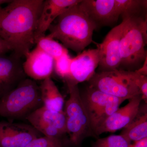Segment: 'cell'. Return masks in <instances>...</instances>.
I'll list each match as a JSON object with an SVG mask.
<instances>
[{"label": "cell", "mask_w": 147, "mask_h": 147, "mask_svg": "<svg viewBox=\"0 0 147 147\" xmlns=\"http://www.w3.org/2000/svg\"><path fill=\"white\" fill-rule=\"evenodd\" d=\"M43 0H13L0 7V37L13 53L25 57L35 43V35Z\"/></svg>", "instance_id": "6da1fadb"}, {"label": "cell", "mask_w": 147, "mask_h": 147, "mask_svg": "<svg viewBox=\"0 0 147 147\" xmlns=\"http://www.w3.org/2000/svg\"><path fill=\"white\" fill-rule=\"evenodd\" d=\"M57 18V23L50 26V33L46 36L60 40L67 49L79 54L92 42L94 32L97 27L79 3L69 7Z\"/></svg>", "instance_id": "7a4b0ae2"}, {"label": "cell", "mask_w": 147, "mask_h": 147, "mask_svg": "<svg viewBox=\"0 0 147 147\" xmlns=\"http://www.w3.org/2000/svg\"><path fill=\"white\" fill-rule=\"evenodd\" d=\"M142 13L121 15L124 24L120 42V65L127 71L137 70L147 57V19Z\"/></svg>", "instance_id": "3957f363"}, {"label": "cell", "mask_w": 147, "mask_h": 147, "mask_svg": "<svg viewBox=\"0 0 147 147\" xmlns=\"http://www.w3.org/2000/svg\"><path fill=\"white\" fill-rule=\"evenodd\" d=\"M42 106L39 86L36 81L26 78L0 99V116L10 121L26 119Z\"/></svg>", "instance_id": "277c9868"}, {"label": "cell", "mask_w": 147, "mask_h": 147, "mask_svg": "<svg viewBox=\"0 0 147 147\" xmlns=\"http://www.w3.org/2000/svg\"><path fill=\"white\" fill-rule=\"evenodd\" d=\"M69 97L65 103L64 110L67 134L69 142L74 146L80 145L88 137H95L88 115L81 98L78 85L65 81Z\"/></svg>", "instance_id": "5b68a950"}, {"label": "cell", "mask_w": 147, "mask_h": 147, "mask_svg": "<svg viewBox=\"0 0 147 147\" xmlns=\"http://www.w3.org/2000/svg\"><path fill=\"white\" fill-rule=\"evenodd\" d=\"M134 71L116 69L95 73L88 81L89 86L126 100L141 94L135 83Z\"/></svg>", "instance_id": "8992f818"}, {"label": "cell", "mask_w": 147, "mask_h": 147, "mask_svg": "<svg viewBox=\"0 0 147 147\" xmlns=\"http://www.w3.org/2000/svg\"><path fill=\"white\" fill-rule=\"evenodd\" d=\"M80 94L94 135L97 129L125 100L89 86Z\"/></svg>", "instance_id": "52a82bcc"}, {"label": "cell", "mask_w": 147, "mask_h": 147, "mask_svg": "<svg viewBox=\"0 0 147 147\" xmlns=\"http://www.w3.org/2000/svg\"><path fill=\"white\" fill-rule=\"evenodd\" d=\"M31 125L45 137L62 142L67 134L66 123L64 111L55 112L42 106L27 117Z\"/></svg>", "instance_id": "ba28073f"}, {"label": "cell", "mask_w": 147, "mask_h": 147, "mask_svg": "<svg viewBox=\"0 0 147 147\" xmlns=\"http://www.w3.org/2000/svg\"><path fill=\"white\" fill-rule=\"evenodd\" d=\"M124 21L113 28L108 32L102 43L97 45L99 50L100 71L118 69L121 56L120 42L123 29Z\"/></svg>", "instance_id": "9c48e42d"}, {"label": "cell", "mask_w": 147, "mask_h": 147, "mask_svg": "<svg viewBox=\"0 0 147 147\" xmlns=\"http://www.w3.org/2000/svg\"><path fill=\"white\" fill-rule=\"evenodd\" d=\"M31 125L13 121H0V147H25L40 137Z\"/></svg>", "instance_id": "30bf717a"}, {"label": "cell", "mask_w": 147, "mask_h": 147, "mask_svg": "<svg viewBox=\"0 0 147 147\" xmlns=\"http://www.w3.org/2000/svg\"><path fill=\"white\" fill-rule=\"evenodd\" d=\"M100 61L98 48L84 50L71 59L69 81L77 84L88 82L94 75Z\"/></svg>", "instance_id": "8fae6325"}, {"label": "cell", "mask_w": 147, "mask_h": 147, "mask_svg": "<svg viewBox=\"0 0 147 147\" xmlns=\"http://www.w3.org/2000/svg\"><path fill=\"white\" fill-rule=\"evenodd\" d=\"M142 100L141 94L129 99L126 105L119 108L97 129L95 136L105 132H114L126 127L139 114Z\"/></svg>", "instance_id": "7c38bea8"}, {"label": "cell", "mask_w": 147, "mask_h": 147, "mask_svg": "<svg viewBox=\"0 0 147 147\" xmlns=\"http://www.w3.org/2000/svg\"><path fill=\"white\" fill-rule=\"evenodd\" d=\"M21 58L14 53L0 55V99L26 79Z\"/></svg>", "instance_id": "4fadbf2b"}, {"label": "cell", "mask_w": 147, "mask_h": 147, "mask_svg": "<svg viewBox=\"0 0 147 147\" xmlns=\"http://www.w3.org/2000/svg\"><path fill=\"white\" fill-rule=\"evenodd\" d=\"M79 5L97 28L113 25L119 17L115 0H82Z\"/></svg>", "instance_id": "5bb4252c"}, {"label": "cell", "mask_w": 147, "mask_h": 147, "mask_svg": "<svg viewBox=\"0 0 147 147\" xmlns=\"http://www.w3.org/2000/svg\"><path fill=\"white\" fill-rule=\"evenodd\" d=\"M25 57L23 68L26 76L35 81H42L50 77L55 62L52 57L36 46Z\"/></svg>", "instance_id": "9a60e30c"}, {"label": "cell", "mask_w": 147, "mask_h": 147, "mask_svg": "<svg viewBox=\"0 0 147 147\" xmlns=\"http://www.w3.org/2000/svg\"><path fill=\"white\" fill-rule=\"evenodd\" d=\"M82 0H46L44 1L38 21L35 35V43L41 37L44 36L53 21L69 7L78 4Z\"/></svg>", "instance_id": "2e32d148"}, {"label": "cell", "mask_w": 147, "mask_h": 147, "mask_svg": "<svg viewBox=\"0 0 147 147\" xmlns=\"http://www.w3.org/2000/svg\"><path fill=\"white\" fill-rule=\"evenodd\" d=\"M39 87L42 106L53 112L63 111L64 99L51 77L42 81Z\"/></svg>", "instance_id": "e0dca14e"}, {"label": "cell", "mask_w": 147, "mask_h": 147, "mask_svg": "<svg viewBox=\"0 0 147 147\" xmlns=\"http://www.w3.org/2000/svg\"><path fill=\"white\" fill-rule=\"evenodd\" d=\"M120 134L129 142H137L147 138V106L142 112L141 108L137 117Z\"/></svg>", "instance_id": "ac0fdd59"}, {"label": "cell", "mask_w": 147, "mask_h": 147, "mask_svg": "<svg viewBox=\"0 0 147 147\" xmlns=\"http://www.w3.org/2000/svg\"><path fill=\"white\" fill-rule=\"evenodd\" d=\"M36 44L37 47L52 57L54 60L68 53V50L63 45L46 36L40 38Z\"/></svg>", "instance_id": "d6986e66"}, {"label": "cell", "mask_w": 147, "mask_h": 147, "mask_svg": "<svg viewBox=\"0 0 147 147\" xmlns=\"http://www.w3.org/2000/svg\"><path fill=\"white\" fill-rule=\"evenodd\" d=\"M116 10L119 16L123 14L142 13L146 8L147 1L143 0H115Z\"/></svg>", "instance_id": "ffe728a7"}, {"label": "cell", "mask_w": 147, "mask_h": 147, "mask_svg": "<svg viewBox=\"0 0 147 147\" xmlns=\"http://www.w3.org/2000/svg\"><path fill=\"white\" fill-rule=\"evenodd\" d=\"M131 144V142L121 134L112 135L97 139L92 147H128Z\"/></svg>", "instance_id": "44dd1931"}, {"label": "cell", "mask_w": 147, "mask_h": 147, "mask_svg": "<svg viewBox=\"0 0 147 147\" xmlns=\"http://www.w3.org/2000/svg\"><path fill=\"white\" fill-rule=\"evenodd\" d=\"M71 59L69 53H67L54 60V70L64 80L68 78Z\"/></svg>", "instance_id": "7402d4cb"}, {"label": "cell", "mask_w": 147, "mask_h": 147, "mask_svg": "<svg viewBox=\"0 0 147 147\" xmlns=\"http://www.w3.org/2000/svg\"><path fill=\"white\" fill-rule=\"evenodd\" d=\"M25 147H63L62 142L45 137L36 138Z\"/></svg>", "instance_id": "603a6c76"}, {"label": "cell", "mask_w": 147, "mask_h": 147, "mask_svg": "<svg viewBox=\"0 0 147 147\" xmlns=\"http://www.w3.org/2000/svg\"><path fill=\"white\" fill-rule=\"evenodd\" d=\"M136 74L135 83L141 94L142 100L147 103V76Z\"/></svg>", "instance_id": "cb8c5ba5"}, {"label": "cell", "mask_w": 147, "mask_h": 147, "mask_svg": "<svg viewBox=\"0 0 147 147\" xmlns=\"http://www.w3.org/2000/svg\"><path fill=\"white\" fill-rule=\"evenodd\" d=\"M12 51L11 47L5 40L0 37V55H4Z\"/></svg>", "instance_id": "d4e9b609"}, {"label": "cell", "mask_w": 147, "mask_h": 147, "mask_svg": "<svg viewBox=\"0 0 147 147\" xmlns=\"http://www.w3.org/2000/svg\"><path fill=\"white\" fill-rule=\"evenodd\" d=\"M134 71L139 75L147 76V57L143 63L142 67Z\"/></svg>", "instance_id": "484cf974"}, {"label": "cell", "mask_w": 147, "mask_h": 147, "mask_svg": "<svg viewBox=\"0 0 147 147\" xmlns=\"http://www.w3.org/2000/svg\"><path fill=\"white\" fill-rule=\"evenodd\" d=\"M128 147H147V138L130 144Z\"/></svg>", "instance_id": "4316f807"}, {"label": "cell", "mask_w": 147, "mask_h": 147, "mask_svg": "<svg viewBox=\"0 0 147 147\" xmlns=\"http://www.w3.org/2000/svg\"><path fill=\"white\" fill-rule=\"evenodd\" d=\"M11 1H8V0H0V7L3 4L8 3Z\"/></svg>", "instance_id": "83f0119b"}]
</instances>
